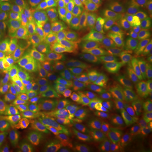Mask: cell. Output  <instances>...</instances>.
Returning a JSON list of instances; mask_svg holds the SVG:
<instances>
[{
	"instance_id": "6da1fadb",
	"label": "cell",
	"mask_w": 152,
	"mask_h": 152,
	"mask_svg": "<svg viewBox=\"0 0 152 152\" xmlns=\"http://www.w3.org/2000/svg\"><path fill=\"white\" fill-rule=\"evenodd\" d=\"M65 31L72 50L76 54L85 55L88 50L98 41L92 23L88 20H72L68 18Z\"/></svg>"
},
{
	"instance_id": "7a4b0ae2",
	"label": "cell",
	"mask_w": 152,
	"mask_h": 152,
	"mask_svg": "<svg viewBox=\"0 0 152 152\" xmlns=\"http://www.w3.org/2000/svg\"><path fill=\"white\" fill-rule=\"evenodd\" d=\"M14 48L16 54L18 71L22 76H27L33 60L42 52V44L19 37L14 44Z\"/></svg>"
},
{
	"instance_id": "3957f363",
	"label": "cell",
	"mask_w": 152,
	"mask_h": 152,
	"mask_svg": "<svg viewBox=\"0 0 152 152\" xmlns=\"http://www.w3.org/2000/svg\"><path fill=\"white\" fill-rule=\"evenodd\" d=\"M58 72L59 69L53 54L42 51L30 65L27 75L35 78L56 79Z\"/></svg>"
},
{
	"instance_id": "277c9868",
	"label": "cell",
	"mask_w": 152,
	"mask_h": 152,
	"mask_svg": "<svg viewBox=\"0 0 152 152\" xmlns=\"http://www.w3.org/2000/svg\"><path fill=\"white\" fill-rule=\"evenodd\" d=\"M91 120L97 122L128 121L131 118L129 110L122 107H115L101 102L90 111Z\"/></svg>"
},
{
	"instance_id": "5b68a950",
	"label": "cell",
	"mask_w": 152,
	"mask_h": 152,
	"mask_svg": "<svg viewBox=\"0 0 152 152\" xmlns=\"http://www.w3.org/2000/svg\"><path fill=\"white\" fill-rule=\"evenodd\" d=\"M130 47L123 42L117 41L102 46V64L112 68L114 65L127 59L134 58Z\"/></svg>"
},
{
	"instance_id": "8992f818",
	"label": "cell",
	"mask_w": 152,
	"mask_h": 152,
	"mask_svg": "<svg viewBox=\"0 0 152 152\" xmlns=\"http://www.w3.org/2000/svg\"><path fill=\"white\" fill-rule=\"evenodd\" d=\"M101 101L115 107L127 105H144L141 101L126 92L115 83L100 90Z\"/></svg>"
},
{
	"instance_id": "52a82bcc",
	"label": "cell",
	"mask_w": 152,
	"mask_h": 152,
	"mask_svg": "<svg viewBox=\"0 0 152 152\" xmlns=\"http://www.w3.org/2000/svg\"><path fill=\"white\" fill-rule=\"evenodd\" d=\"M115 85L141 101L144 105L152 107V83L138 81L129 78L118 82Z\"/></svg>"
},
{
	"instance_id": "ba28073f",
	"label": "cell",
	"mask_w": 152,
	"mask_h": 152,
	"mask_svg": "<svg viewBox=\"0 0 152 152\" xmlns=\"http://www.w3.org/2000/svg\"><path fill=\"white\" fill-rule=\"evenodd\" d=\"M58 108L69 120L81 126L86 124L91 120L90 111L77 103L68 93L66 94L65 97L60 101Z\"/></svg>"
},
{
	"instance_id": "9c48e42d",
	"label": "cell",
	"mask_w": 152,
	"mask_h": 152,
	"mask_svg": "<svg viewBox=\"0 0 152 152\" xmlns=\"http://www.w3.org/2000/svg\"><path fill=\"white\" fill-rule=\"evenodd\" d=\"M92 24L102 46L116 41L117 28L111 16L107 15L96 16L93 19Z\"/></svg>"
},
{
	"instance_id": "30bf717a",
	"label": "cell",
	"mask_w": 152,
	"mask_h": 152,
	"mask_svg": "<svg viewBox=\"0 0 152 152\" xmlns=\"http://www.w3.org/2000/svg\"><path fill=\"white\" fill-rule=\"evenodd\" d=\"M69 94L75 102L84 107L92 108L102 102L100 90L87 82Z\"/></svg>"
},
{
	"instance_id": "8fae6325",
	"label": "cell",
	"mask_w": 152,
	"mask_h": 152,
	"mask_svg": "<svg viewBox=\"0 0 152 152\" xmlns=\"http://www.w3.org/2000/svg\"><path fill=\"white\" fill-rule=\"evenodd\" d=\"M52 98L36 89L32 99L27 106L23 109L32 125H34L42 116Z\"/></svg>"
},
{
	"instance_id": "7c38bea8",
	"label": "cell",
	"mask_w": 152,
	"mask_h": 152,
	"mask_svg": "<svg viewBox=\"0 0 152 152\" xmlns=\"http://www.w3.org/2000/svg\"><path fill=\"white\" fill-rule=\"evenodd\" d=\"M68 119L59 108H53L42 114L34 125L40 134L46 135L55 127L64 123Z\"/></svg>"
},
{
	"instance_id": "4fadbf2b",
	"label": "cell",
	"mask_w": 152,
	"mask_h": 152,
	"mask_svg": "<svg viewBox=\"0 0 152 152\" xmlns=\"http://www.w3.org/2000/svg\"><path fill=\"white\" fill-rule=\"evenodd\" d=\"M76 122L68 119L64 123L58 125L46 135L51 140L58 144H69L76 141Z\"/></svg>"
},
{
	"instance_id": "5bb4252c",
	"label": "cell",
	"mask_w": 152,
	"mask_h": 152,
	"mask_svg": "<svg viewBox=\"0 0 152 152\" xmlns=\"http://www.w3.org/2000/svg\"><path fill=\"white\" fill-rule=\"evenodd\" d=\"M19 84L16 77L0 83V102L9 105L12 111L19 110Z\"/></svg>"
},
{
	"instance_id": "9a60e30c",
	"label": "cell",
	"mask_w": 152,
	"mask_h": 152,
	"mask_svg": "<svg viewBox=\"0 0 152 152\" xmlns=\"http://www.w3.org/2000/svg\"><path fill=\"white\" fill-rule=\"evenodd\" d=\"M57 79L61 87L64 88L68 94L73 92L86 82L79 73L71 66L59 71Z\"/></svg>"
},
{
	"instance_id": "2e32d148",
	"label": "cell",
	"mask_w": 152,
	"mask_h": 152,
	"mask_svg": "<svg viewBox=\"0 0 152 152\" xmlns=\"http://www.w3.org/2000/svg\"><path fill=\"white\" fill-rule=\"evenodd\" d=\"M103 129L108 141L114 143L121 144L131 136L129 126L121 122H109Z\"/></svg>"
},
{
	"instance_id": "e0dca14e",
	"label": "cell",
	"mask_w": 152,
	"mask_h": 152,
	"mask_svg": "<svg viewBox=\"0 0 152 152\" xmlns=\"http://www.w3.org/2000/svg\"><path fill=\"white\" fill-rule=\"evenodd\" d=\"M37 81L30 75L23 76L19 84V109L24 108L34 95Z\"/></svg>"
},
{
	"instance_id": "ac0fdd59",
	"label": "cell",
	"mask_w": 152,
	"mask_h": 152,
	"mask_svg": "<svg viewBox=\"0 0 152 152\" xmlns=\"http://www.w3.org/2000/svg\"><path fill=\"white\" fill-rule=\"evenodd\" d=\"M87 82L99 90L114 84L112 68L101 65L92 73Z\"/></svg>"
},
{
	"instance_id": "d6986e66",
	"label": "cell",
	"mask_w": 152,
	"mask_h": 152,
	"mask_svg": "<svg viewBox=\"0 0 152 152\" xmlns=\"http://www.w3.org/2000/svg\"><path fill=\"white\" fill-rule=\"evenodd\" d=\"M67 19L66 16L59 15L56 11L48 17L47 25L56 38L58 44L66 43L70 45L65 34V24Z\"/></svg>"
},
{
	"instance_id": "ffe728a7",
	"label": "cell",
	"mask_w": 152,
	"mask_h": 152,
	"mask_svg": "<svg viewBox=\"0 0 152 152\" xmlns=\"http://www.w3.org/2000/svg\"><path fill=\"white\" fill-rule=\"evenodd\" d=\"M81 126L83 131L95 145L105 144L108 141L103 126L99 122L90 121Z\"/></svg>"
},
{
	"instance_id": "44dd1931",
	"label": "cell",
	"mask_w": 152,
	"mask_h": 152,
	"mask_svg": "<svg viewBox=\"0 0 152 152\" xmlns=\"http://www.w3.org/2000/svg\"><path fill=\"white\" fill-rule=\"evenodd\" d=\"M72 49L69 44H58L52 54L54 58L59 71L64 70L71 66Z\"/></svg>"
},
{
	"instance_id": "7402d4cb",
	"label": "cell",
	"mask_w": 152,
	"mask_h": 152,
	"mask_svg": "<svg viewBox=\"0 0 152 152\" xmlns=\"http://www.w3.org/2000/svg\"><path fill=\"white\" fill-rule=\"evenodd\" d=\"M87 61L89 78L92 73L102 64V45L98 41L88 50L85 54Z\"/></svg>"
},
{
	"instance_id": "603a6c76",
	"label": "cell",
	"mask_w": 152,
	"mask_h": 152,
	"mask_svg": "<svg viewBox=\"0 0 152 152\" xmlns=\"http://www.w3.org/2000/svg\"><path fill=\"white\" fill-rule=\"evenodd\" d=\"M135 22L132 14L116 15V28L120 38L127 42H130L132 28Z\"/></svg>"
},
{
	"instance_id": "cb8c5ba5",
	"label": "cell",
	"mask_w": 152,
	"mask_h": 152,
	"mask_svg": "<svg viewBox=\"0 0 152 152\" xmlns=\"http://www.w3.org/2000/svg\"><path fill=\"white\" fill-rule=\"evenodd\" d=\"M2 21L15 24L22 20L23 10L13 3H3L0 6Z\"/></svg>"
},
{
	"instance_id": "d4e9b609",
	"label": "cell",
	"mask_w": 152,
	"mask_h": 152,
	"mask_svg": "<svg viewBox=\"0 0 152 152\" xmlns=\"http://www.w3.org/2000/svg\"><path fill=\"white\" fill-rule=\"evenodd\" d=\"M131 77L138 81L152 83V65L136 60L131 71Z\"/></svg>"
},
{
	"instance_id": "484cf974",
	"label": "cell",
	"mask_w": 152,
	"mask_h": 152,
	"mask_svg": "<svg viewBox=\"0 0 152 152\" xmlns=\"http://www.w3.org/2000/svg\"><path fill=\"white\" fill-rule=\"evenodd\" d=\"M41 27L20 22L18 26L17 33L18 37L28 40L41 42Z\"/></svg>"
},
{
	"instance_id": "4316f807",
	"label": "cell",
	"mask_w": 152,
	"mask_h": 152,
	"mask_svg": "<svg viewBox=\"0 0 152 152\" xmlns=\"http://www.w3.org/2000/svg\"><path fill=\"white\" fill-rule=\"evenodd\" d=\"M136 61L134 58L127 59L112 67L115 84L125 79L131 78V71Z\"/></svg>"
},
{
	"instance_id": "83f0119b",
	"label": "cell",
	"mask_w": 152,
	"mask_h": 152,
	"mask_svg": "<svg viewBox=\"0 0 152 152\" xmlns=\"http://www.w3.org/2000/svg\"><path fill=\"white\" fill-rule=\"evenodd\" d=\"M75 136L78 152H94L95 145L85 134L81 126L76 123Z\"/></svg>"
},
{
	"instance_id": "f1b7e54d",
	"label": "cell",
	"mask_w": 152,
	"mask_h": 152,
	"mask_svg": "<svg viewBox=\"0 0 152 152\" xmlns=\"http://www.w3.org/2000/svg\"><path fill=\"white\" fill-rule=\"evenodd\" d=\"M22 20L28 24L42 27L47 24L48 18L43 14L29 7L23 9Z\"/></svg>"
},
{
	"instance_id": "f546056e",
	"label": "cell",
	"mask_w": 152,
	"mask_h": 152,
	"mask_svg": "<svg viewBox=\"0 0 152 152\" xmlns=\"http://www.w3.org/2000/svg\"><path fill=\"white\" fill-rule=\"evenodd\" d=\"M71 66L77 71L86 81H88V69L85 55L76 54L72 50L71 55Z\"/></svg>"
},
{
	"instance_id": "4dcf8cb0",
	"label": "cell",
	"mask_w": 152,
	"mask_h": 152,
	"mask_svg": "<svg viewBox=\"0 0 152 152\" xmlns=\"http://www.w3.org/2000/svg\"><path fill=\"white\" fill-rule=\"evenodd\" d=\"M98 16L90 0L84 2L75 12L71 15L72 20H88Z\"/></svg>"
},
{
	"instance_id": "1f68e13d",
	"label": "cell",
	"mask_w": 152,
	"mask_h": 152,
	"mask_svg": "<svg viewBox=\"0 0 152 152\" xmlns=\"http://www.w3.org/2000/svg\"><path fill=\"white\" fill-rule=\"evenodd\" d=\"M41 37L42 51L52 54L58 45V42L53 33L50 31L47 24L42 27Z\"/></svg>"
},
{
	"instance_id": "d6a6232c",
	"label": "cell",
	"mask_w": 152,
	"mask_h": 152,
	"mask_svg": "<svg viewBox=\"0 0 152 152\" xmlns=\"http://www.w3.org/2000/svg\"><path fill=\"white\" fill-rule=\"evenodd\" d=\"M38 135L32 130L25 131L18 140V149L19 152H27L35 147Z\"/></svg>"
},
{
	"instance_id": "836d02e7",
	"label": "cell",
	"mask_w": 152,
	"mask_h": 152,
	"mask_svg": "<svg viewBox=\"0 0 152 152\" xmlns=\"http://www.w3.org/2000/svg\"><path fill=\"white\" fill-rule=\"evenodd\" d=\"M146 32L143 26L135 20L132 28L129 43L137 51H139L141 43L146 35Z\"/></svg>"
},
{
	"instance_id": "e575fe53",
	"label": "cell",
	"mask_w": 152,
	"mask_h": 152,
	"mask_svg": "<svg viewBox=\"0 0 152 152\" xmlns=\"http://www.w3.org/2000/svg\"><path fill=\"white\" fill-rule=\"evenodd\" d=\"M26 2L30 8L43 14L47 18L56 11L54 6L49 0H27Z\"/></svg>"
},
{
	"instance_id": "d590c367",
	"label": "cell",
	"mask_w": 152,
	"mask_h": 152,
	"mask_svg": "<svg viewBox=\"0 0 152 152\" xmlns=\"http://www.w3.org/2000/svg\"><path fill=\"white\" fill-rule=\"evenodd\" d=\"M86 0H55L58 8L62 14L66 16L72 14Z\"/></svg>"
},
{
	"instance_id": "8d00e7d4",
	"label": "cell",
	"mask_w": 152,
	"mask_h": 152,
	"mask_svg": "<svg viewBox=\"0 0 152 152\" xmlns=\"http://www.w3.org/2000/svg\"><path fill=\"white\" fill-rule=\"evenodd\" d=\"M98 16L113 14L114 4L110 0H90Z\"/></svg>"
},
{
	"instance_id": "74e56055",
	"label": "cell",
	"mask_w": 152,
	"mask_h": 152,
	"mask_svg": "<svg viewBox=\"0 0 152 152\" xmlns=\"http://www.w3.org/2000/svg\"><path fill=\"white\" fill-rule=\"evenodd\" d=\"M16 33L15 24L4 22L0 23V42H9L15 37Z\"/></svg>"
},
{
	"instance_id": "f35d334b",
	"label": "cell",
	"mask_w": 152,
	"mask_h": 152,
	"mask_svg": "<svg viewBox=\"0 0 152 152\" xmlns=\"http://www.w3.org/2000/svg\"><path fill=\"white\" fill-rule=\"evenodd\" d=\"M131 129L137 135L152 134V120L142 118L137 120L132 124Z\"/></svg>"
},
{
	"instance_id": "ab89813d",
	"label": "cell",
	"mask_w": 152,
	"mask_h": 152,
	"mask_svg": "<svg viewBox=\"0 0 152 152\" xmlns=\"http://www.w3.org/2000/svg\"><path fill=\"white\" fill-rule=\"evenodd\" d=\"M121 152H143L144 147L136 137L131 136L120 145Z\"/></svg>"
},
{
	"instance_id": "60d3db41",
	"label": "cell",
	"mask_w": 152,
	"mask_h": 152,
	"mask_svg": "<svg viewBox=\"0 0 152 152\" xmlns=\"http://www.w3.org/2000/svg\"><path fill=\"white\" fill-rule=\"evenodd\" d=\"M14 50V44L9 42H0V60L7 67L11 64Z\"/></svg>"
},
{
	"instance_id": "b9f144b4",
	"label": "cell",
	"mask_w": 152,
	"mask_h": 152,
	"mask_svg": "<svg viewBox=\"0 0 152 152\" xmlns=\"http://www.w3.org/2000/svg\"><path fill=\"white\" fill-rule=\"evenodd\" d=\"M150 11V9L145 0H140L132 14L136 22L140 24H143L146 18Z\"/></svg>"
},
{
	"instance_id": "7bdbcfd3",
	"label": "cell",
	"mask_w": 152,
	"mask_h": 152,
	"mask_svg": "<svg viewBox=\"0 0 152 152\" xmlns=\"http://www.w3.org/2000/svg\"><path fill=\"white\" fill-rule=\"evenodd\" d=\"M10 115L14 122L23 132L28 130L29 127L32 125L23 109H19L13 111Z\"/></svg>"
},
{
	"instance_id": "ee69618b",
	"label": "cell",
	"mask_w": 152,
	"mask_h": 152,
	"mask_svg": "<svg viewBox=\"0 0 152 152\" xmlns=\"http://www.w3.org/2000/svg\"><path fill=\"white\" fill-rule=\"evenodd\" d=\"M5 121L7 132L9 140L12 141H18L24 132L14 122L11 115L7 117Z\"/></svg>"
},
{
	"instance_id": "f6af8a7d",
	"label": "cell",
	"mask_w": 152,
	"mask_h": 152,
	"mask_svg": "<svg viewBox=\"0 0 152 152\" xmlns=\"http://www.w3.org/2000/svg\"><path fill=\"white\" fill-rule=\"evenodd\" d=\"M35 149L37 152H60L55 144L41 136H37Z\"/></svg>"
},
{
	"instance_id": "bcb514c9",
	"label": "cell",
	"mask_w": 152,
	"mask_h": 152,
	"mask_svg": "<svg viewBox=\"0 0 152 152\" xmlns=\"http://www.w3.org/2000/svg\"><path fill=\"white\" fill-rule=\"evenodd\" d=\"M139 51L143 57L152 60V33L146 34L141 43Z\"/></svg>"
},
{
	"instance_id": "7dc6e473",
	"label": "cell",
	"mask_w": 152,
	"mask_h": 152,
	"mask_svg": "<svg viewBox=\"0 0 152 152\" xmlns=\"http://www.w3.org/2000/svg\"><path fill=\"white\" fill-rule=\"evenodd\" d=\"M113 2L116 15H124L132 14L127 0H114Z\"/></svg>"
},
{
	"instance_id": "c3c4849f",
	"label": "cell",
	"mask_w": 152,
	"mask_h": 152,
	"mask_svg": "<svg viewBox=\"0 0 152 152\" xmlns=\"http://www.w3.org/2000/svg\"><path fill=\"white\" fill-rule=\"evenodd\" d=\"M136 137L143 147L152 152V134H139Z\"/></svg>"
},
{
	"instance_id": "681fc988",
	"label": "cell",
	"mask_w": 152,
	"mask_h": 152,
	"mask_svg": "<svg viewBox=\"0 0 152 152\" xmlns=\"http://www.w3.org/2000/svg\"><path fill=\"white\" fill-rule=\"evenodd\" d=\"M6 118L0 119V140L4 143L9 140V137L7 135Z\"/></svg>"
},
{
	"instance_id": "f907efd6",
	"label": "cell",
	"mask_w": 152,
	"mask_h": 152,
	"mask_svg": "<svg viewBox=\"0 0 152 152\" xmlns=\"http://www.w3.org/2000/svg\"><path fill=\"white\" fill-rule=\"evenodd\" d=\"M11 107L6 104L0 102V119L6 118L11 114Z\"/></svg>"
},
{
	"instance_id": "816d5d0a",
	"label": "cell",
	"mask_w": 152,
	"mask_h": 152,
	"mask_svg": "<svg viewBox=\"0 0 152 152\" xmlns=\"http://www.w3.org/2000/svg\"><path fill=\"white\" fill-rule=\"evenodd\" d=\"M7 152H19L18 141L9 140L5 142Z\"/></svg>"
},
{
	"instance_id": "f5cc1de1",
	"label": "cell",
	"mask_w": 152,
	"mask_h": 152,
	"mask_svg": "<svg viewBox=\"0 0 152 152\" xmlns=\"http://www.w3.org/2000/svg\"><path fill=\"white\" fill-rule=\"evenodd\" d=\"M146 32L152 33V10L149 11L146 19L142 24Z\"/></svg>"
},
{
	"instance_id": "db71d44e",
	"label": "cell",
	"mask_w": 152,
	"mask_h": 152,
	"mask_svg": "<svg viewBox=\"0 0 152 152\" xmlns=\"http://www.w3.org/2000/svg\"><path fill=\"white\" fill-rule=\"evenodd\" d=\"M94 152H114L113 149L105 144L98 145L95 147Z\"/></svg>"
},
{
	"instance_id": "11a10c76",
	"label": "cell",
	"mask_w": 152,
	"mask_h": 152,
	"mask_svg": "<svg viewBox=\"0 0 152 152\" xmlns=\"http://www.w3.org/2000/svg\"><path fill=\"white\" fill-rule=\"evenodd\" d=\"M8 69V67L0 60V80L5 75Z\"/></svg>"
},
{
	"instance_id": "9f6ffc18",
	"label": "cell",
	"mask_w": 152,
	"mask_h": 152,
	"mask_svg": "<svg viewBox=\"0 0 152 152\" xmlns=\"http://www.w3.org/2000/svg\"><path fill=\"white\" fill-rule=\"evenodd\" d=\"M140 0H127L132 12V11L134 10V9L136 8V7L137 6V5L139 4V3L140 2Z\"/></svg>"
},
{
	"instance_id": "6f0895ef",
	"label": "cell",
	"mask_w": 152,
	"mask_h": 152,
	"mask_svg": "<svg viewBox=\"0 0 152 152\" xmlns=\"http://www.w3.org/2000/svg\"><path fill=\"white\" fill-rule=\"evenodd\" d=\"M0 1L3 3H16L18 0H0Z\"/></svg>"
},
{
	"instance_id": "680465c9",
	"label": "cell",
	"mask_w": 152,
	"mask_h": 152,
	"mask_svg": "<svg viewBox=\"0 0 152 152\" xmlns=\"http://www.w3.org/2000/svg\"><path fill=\"white\" fill-rule=\"evenodd\" d=\"M145 1L147 2L149 9L152 10V0H145Z\"/></svg>"
},
{
	"instance_id": "91938a15",
	"label": "cell",
	"mask_w": 152,
	"mask_h": 152,
	"mask_svg": "<svg viewBox=\"0 0 152 152\" xmlns=\"http://www.w3.org/2000/svg\"><path fill=\"white\" fill-rule=\"evenodd\" d=\"M27 152H37V151L35 149H34V148H33L32 149H31V150H29V151H28Z\"/></svg>"
},
{
	"instance_id": "94428289",
	"label": "cell",
	"mask_w": 152,
	"mask_h": 152,
	"mask_svg": "<svg viewBox=\"0 0 152 152\" xmlns=\"http://www.w3.org/2000/svg\"><path fill=\"white\" fill-rule=\"evenodd\" d=\"M2 18H1V10H0V23L2 22Z\"/></svg>"
},
{
	"instance_id": "6125c7cd",
	"label": "cell",
	"mask_w": 152,
	"mask_h": 152,
	"mask_svg": "<svg viewBox=\"0 0 152 152\" xmlns=\"http://www.w3.org/2000/svg\"><path fill=\"white\" fill-rule=\"evenodd\" d=\"M2 4H3V2H2L0 1V6H1V5Z\"/></svg>"
},
{
	"instance_id": "be15d7a7",
	"label": "cell",
	"mask_w": 152,
	"mask_h": 152,
	"mask_svg": "<svg viewBox=\"0 0 152 152\" xmlns=\"http://www.w3.org/2000/svg\"><path fill=\"white\" fill-rule=\"evenodd\" d=\"M110 1H113L114 0H110Z\"/></svg>"
},
{
	"instance_id": "e7e4bbea",
	"label": "cell",
	"mask_w": 152,
	"mask_h": 152,
	"mask_svg": "<svg viewBox=\"0 0 152 152\" xmlns=\"http://www.w3.org/2000/svg\"><path fill=\"white\" fill-rule=\"evenodd\" d=\"M0 147H1V143H0Z\"/></svg>"
}]
</instances>
